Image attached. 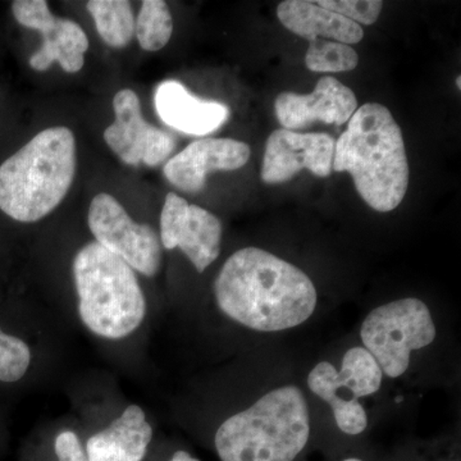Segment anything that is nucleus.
Masks as SVG:
<instances>
[{
  "instance_id": "obj_1",
  "label": "nucleus",
  "mask_w": 461,
  "mask_h": 461,
  "mask_svg": "<svg viewBox=\"0 0 461 461\" xmlns=\"http://www.w3.org/2000/svg\"><path fill=\"white\" fill-rule=\"evenodd\" d=\"M214 294L227 317L260 332L294 329L317 306V290L305 272L258 248L241 249L226 260Z\"/></svg>"
},
{
  "instance_id": "obj_2",
  "label": "nucleus",
  "mask_w": 461,
  "mask_h": 461,
  "mask_svg": "<svg viewBox=\"0 0 461 461\" xmlns=\"http://www.w3.org/2000/svg\"><path fill=\"white\" fill-rule=\"evenodd\" d=\"M332 169L348 172L372 209L395 211L409 186L402 131L390 109L378 103L357 108L335 144Z\"/></svg>"
},
{
  "instance_id": "obj_3",
  "label": "nucleus",
  "mask_w": 461,
  "mask_h": 461,
  "mask_svg": "<svg viewBox=\"0 0 461 461\" xmlns=\"http://www.w3.org/2000/svg\"><path fill=\"white\" fill-rule=\"evenodd\" d=\"M75 175L74 132L42 130L0 166V211L17 222H38L66 198Z\"/></svg>"
},
{
  "instance_id": "obj_4",
  "label": "nucleus",
  "mask_w": 461,
  "mask_h": 461,
  "mask_svg": "<svg viewBox=\"0 0 461 461\" xmlns=\"http://www.w3.org/2000/svg\"><path fill=\"white\" fill-rule=\"evenodd\" d=\"M311 436L302 390L276 388L247 411L229 418L215 433L222 461H294Z\"/></svg>"
},
{
  "instance_id": "obj_5",
  "label": "nucleus",
  "mask_w": 461,
  "mask_h": 461,
  "mask_svg": "<svg viewBox=\"0 0 461 461\" xmlns=\"http://www.w3.org/2000/svg\"><path fill=\"white\" fill-rule=\"evenodd\" d=\"M81 321L99 338L120 339L140 327L147 300L129 264L94 241L74 259Z\"/></svg>"
},
{
  "instance_id": "obj_6",
  "label": "nucleus",
  "mask_w": 461,
  "mask_h": 461,
  "mask_svg": "<svg viewBox=\"0 0 461 461\" xmlns=\"http://www.w3.org/2000/svg\"><path fill=\"white\" fill-rule=\"evenodd\" d=\"M360 336L382 373L397 378L408 369L411 351L432 344L436 327L429 306L411 297L375 309L363 321Z\"/></svg>"
},
{
  "instance_id": "obj_7",
  "label": "nucleus",
  "mask_w": 461,
  "mask_h": 461,
  "mask_svg": "<svg viewBox=\"0 0 461 461\" xmlns=\"http://www.w3.org/2000/svg\"><path fill=\"white\" fill-rule=\"evenodd\" d=\"M378 363L364 348H353L342 359L341 371L329 362H321L311 372L309 388L315 395L329 402L333 417L346 435H360L368 420L359 397L377 393L382 384Z\"/></svg>"
},
{
  "instance_id": "obj_8",
  "label": "nucleus",
  "mask_w": 461,
  "mask_h": 461,
  "mask_svg": "<svg viewBox=\"0 0 461 461\" xmlns=\"http://www.w3.org/2000/svg\"><path fill=\"white\" fill-rule=\"evenodd\" d=\"M96 242L141 275L153 277L162 264L160 239L149 224L136 223L117 199L100 193L87 215Z\"/></svg>"
},
{
  "instance_id": "obj_9",
  "label": "nucleus",
  "mask_w": 461,
  "mask_h": 461,
  "mask_svg": "<svg viewBox=\"0 0 461 461\" xmlns=\"http://www.w3.org/2000/svg\"><path fill=\"white\" fill-rule=\"evenodd\" d=\"M12 12L21 26L36 30L44 39L41 50L30 58L32 69L47 71L54 62L67 74L83 69L85 53L89 50L83 27L68 18L54 16L45 0H16L12 3Z\"/></svg>"
},
{
  "instance_id": "obj_10",
  "label": "nucleus",
  "mask_w": 461,
  "mask_h": 461,
  "mask_svg": "<svg viewBox=\"0 0 461 461\" xmlns=\"http://www.w3.org/2000/svg\"><path fill=\"white\" fill-rule=\"evenodd\" d=\"M113 109L114 123L105 129L104 140L123 163L157 167L168 159L176 148L175 138L144 120L135 91H118Z\"/></svg>"
},
{
  "instance_id": "obj_11",
  "label": "nucleus",
  "mask_w": 461,
  "mask_h": 461,
  "mask_svg": "<svg viewBox=\"0 0 461 461\" xmlns=\"http://www.w3.org/2000/svg\"><path fill=\"white\" fill-rule=\"evenodd\" d=\"M159 239L168 250L180 248L202 273L220 256L222 223L202 206L169 193L160 214Z\"/></svg>"
},
{
  "instance_id": "obj_12",
  "label": "nucleus",
  "mask_w": 461,
  "mask_h": 461,
  "mask_svg": "<svg viewBox=\"0 0 461 461\" xmlns=\"http://www.w3.org/2000/svg\"><path fill=\"white\" fill-rule=\"evenodd\" d=\"M335 144L329 133L276 130L267 140L260 178L267 185L284 184L303 169L317 177H329Z\"/></svg>"
},
{
  "instance_id": "obj_13",
  "label": "nucleus",
  "mask_w": 461,
  "mask_h": 461,
  "mask_svg": "<svg viewBox=\"0 0 461 461\" xmlns=\"http://www.w3.org/2000/svg\"><path fill=\"white\" fill-rule=\"evenodd\" d=\"M357 108L354 91L332 76L321 77L313 93L285 91L275 102L278 122L293 131L315 122L342 126L350 121Z\"/></svg>"
},
{
  "instance_id": "obj_14",
  "label": "nucleus",
  "mask_w": 461,
  "mask_h": 461,
  "mask_svg": "<svg viewBox=\"0 0 461 461\" xmlns=\"http://www.w3.org/2000/svg\"><path fill=\"white\" fill-rule=\"evenodd\" d=\"M250 147L235 139H202L191 142L166 163L163 173L173 186L196 194L213 172L238 171L250 159Z\"/></svg>"
},
{
  "instance_id": "obj_15",
  "label": "nucleus",
  "mask_w": 461,
  "mask_h": 461,
  "mask_svg": "<svg viewBox=\"0 0 461 461\" xmlns=\"http://www.w3.org/2000/svg\"><path fill=\"white\" fill-rule=\"evenodd\" d=\"M154 103L167 126L187 135L204 136L217 131L230 117V109L222 103L196 98L175 80L157 87Z\"/></svg>"
},
{
  "instance_id": "obj_16",
  "label": "nucleus",
  "mask_w": 461,
  "mask_h": 461,
  "mask_svg": "<svg viewBox=\"0 0 461 461\" xmlns=\"http://www.w3.org/2000/svg\"><path fill=\"white\" fill-rule=\"evenodd\" d=\"M153 437V429L140 406L130 405L111 426L90 437L89 461H142Z\"/></svg>"
},
{
  "instance_id": "obj_17",
  "label": "nucleus",
  "mask_w": 461,
  "mask_h": 461,
  "mask_svg": "<svg viewBox=\"0 0 461 461\" xmlns=\"http://www.w3.org/2000/svg\"><path fill=\"white\" fill-rule=\"evenodd\" d=\"M277 17L288 32L309 42L323 38L353 45L364 38L362 26L341 14L321 7L317 2L286 0L278 5Z\"/></svg>"
},
{
  "instance_id": "obj_18",
  "label": "nucleus",
  "mask_w": 461,
  "mask_h": 461,
  "mask_svg": "<svg viewBox=\"0 0 461 461\" xmlns=\"http://www.w3.org/2000/svg\"><path fill=\"white\" fill-rule=\"evenodd\" d=\"M87 11L93 16L100 38L109 47L124 48L135 35V16L126 0H90Z\"/></svg>"
},
{
  "instance_id": "obj_19",
  "label": "nucleus",
  "mask_w": 461,
  "mask_h": 461,
  "mask_svg": "<svg viewBox=\"0 0 461 461\" xmlns=\"http://www.w3.org/2000/svg\"><path fill=\"white\" fill-rule=\"evenodd\" d=\"M136 38L141 50L158 51L171 41L173 20L168 5L163 0L142 2L135 23Z\"/></svg>"
},
{
  "instance_id": "obj_20",
  "label": "nucleus",
  "mask_w": 461,
  "mask_h": 461,
  "mask_svg": "<svg viewBox=\"0 0 461 461\" xmlns=\"http://www.w3.org/2000/svg\"><path fill=\"white\" fill-rule=\"evenodd\" d=\"M357 63L359 56L351 45L324 39L311 41L305 56L306 67L311 71L321 74L353 71Z\"/></svg>"
},
{
  "instance_id": "obj_21",
  "label": "nucleus",
  "mask_w": 461,
  "mask_h": 461,
  "mask_svg": "<svg viewBox=\"0 0 461 461\" xmlns=\"http://www.w3.org/2000/svg\"><path fill=\"white\" fill-rule=\"evenodd\" d=\"M32 363V350L23 339L0 330V381L14 384L26 375Z\"/></svg>"
},
{
  "instance_id": "obj_22",
  "label": "nucleus",
  "mask_w": 461,
  "mask_h": 461,
  "mask_svg": "<svg viewBox=\"0 0 461 461\" xmlns=\"http://www.w3.org/2000/svg\"><path fill=\"white\" fill-rule=\"evenodd\" d=\"M321 7L341 14L357 25L371 26L377 23L384 9L381 0H320Z\"/></svg>"
},
{
  "instance_id": "obj_23",
  "label": "nucleus",
  "mask_w": 461,
  "mask_h": 461,
  "mask_svg": "<svg viewBox=\"0 0 461 461\" xmlns=\"http://www.w3.org/2000/svg\"><path fill=\"white\" fill-rule=\"evenodd\" d=\"M56 454L59 461H89L80 439L72 430L59 433L56 438Z\"/></svg>"
},
{
  "instance_id": "obj_24",
  "label": "nucleus",
  "mask_w": 461,
  "mask_h": 461,
  "mask_svg": "<svg viewBox=\"0 0 461 461\" xmlns=\"http://www.w3.org/2000/svg\"><path fill=\"white\" fill-rule=\"evenodd\" d=\"M169 461H200L195 459V457L191 456L190 454H187L186 451H177L173 455L172 459Z\"/></svg>"
},
{
  "instance_id": "obj_25",
  "label": "nucleus",
  "mask_w": 461,
  "mask_h": 461,
  "mask_svg": "<svg viewBox=\"0 0 461 461\" xmlns=\"http://www.w3.org/2000/svg\"><path fill=\"white\" fill-rule=\"evenodd\" d=\"M456 84H457V87H459V90H460L461 89L460 76H457Z\"/></svg>"
},
{
  "instance_id": "obj_26",
  "label": "nucleus",
  "mask_w": 461,
  "mask_h": 461,
  "mask_svg": "<svg viewBox=\"0 0 461 461\" xmlns=\"http://www.w3.org/2000/svg\"><path fill=\"white\" fill-rule=\"evenodd\" d=\"M344 461H363V460H360V459H355V457H351V459H346Z\"/></svg>"
}]
</instances>
